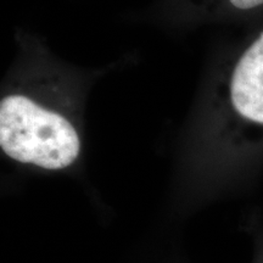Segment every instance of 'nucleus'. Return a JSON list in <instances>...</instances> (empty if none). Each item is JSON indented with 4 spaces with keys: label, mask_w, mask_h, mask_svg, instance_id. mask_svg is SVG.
I'll return each mask as SVG.
<instances>
[{
    "label": "nucleus",
    "mask_w": 263,
    "mask_h": 263,
    "mask_svg": "<svg viewBox=\"0 0 263 263\" xmlns=\"http://www.w3.org/2000/svg\"><path fill=\"white\" fill-rule=\"evenodd\" d=\"M230 99L240 116L263 124V33L236 64L230 81Z\"/></svg>",
    "instance_id": "2"
},
{
    "label": "nucleus",
    "mask_w": 263,
    "mask_h": 263,
    "mask_svg": "<svg viewBox=\"0 0 263 263\" xmlns=\"http://www.w3.org/2000/svg\"><path fill=\"white\" fill-rule=\"evenodd\" d=\"M230 4L240 10H250L263 5V0H229Z\"/></svg>",
    "instance_id": "3"
},
{
    "label": "nucleus",
    "mask_w": 263,
    "mask_h": 263,
    "mask_svg": "<svg viewBox=\"0 0 263 263\" xmlns=\"http://www.w3.org/2000/svg\"><path fill=\"white\" fill-rule=\"evenodd\" d=\"M0 146L18 162L61 170L77 159L81 141L64 116L24 95H9L0 104Z\"/></svg>",
    "instance_id": "1"
}]
</instances>
